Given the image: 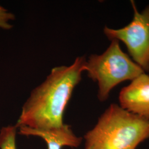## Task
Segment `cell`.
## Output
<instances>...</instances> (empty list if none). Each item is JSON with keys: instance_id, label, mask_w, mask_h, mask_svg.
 Masks as SVG:
<instances>
[{"instance_id": "3", "label": "cell", "mask_w": 149, "mask_h": 149, "mask_svg": "<svg viewBox=\"0 0 149 149\" xmlns=\"http://www.w3.org/2000/svg\"><path fill=\"white\" fill-rule=\"evenodd\" d=\"M85 71L98 84V98L106 101L112 90L126 81H132L145 72L120 48L119 42L112 40L106 50L100 55L92 54L86 60Z\"/></svg>"}, {"instance_id": "8", "label": "cell", "mask_w": 149, "mask_h": 149, "mask_svg": "<svg viewBox=\"0 0 149 149\" xmlns=\"http://www.w3.org/2000/svg\"><path fill=\"white\" fill-rule=\"evenodd\" d=\"M15 15L0 5V28L9 30L12 28L11 21L15 19Z\"/></svg>"}, {"instance_id": "5", "label": "cell", "mask_w": 149, "mask_h": 149, "mask_svg": "<svg viewBox=\"0 0 149 149\" xmlns=\"http://www.w3.org/2000/svg\"><path fill=\"white\" fill-rule=\"evenodd\" d=\"M119 101L123 109L149 120V74L144 72L123 88Z\"/></svg>"}, {"instance_id": "1", "label": "cell", "mask_w": 149, "mask_h": 149, "mask_svg": "<svg viewBox=\"0 0 149 149\" xmlns=\"http://www.w3.org/2000/svg\"><path fill=\"white\" fill-rule=\"evenodd\" d=\"M86 63L85 56H79L69 66L52 70L24 103L16 127L45 130L63 127L66 107L85 71Z\"/></svg>"}, {"instance_id": "2", "label": "cell", "mask_w": 149, "mask_h": 149, "mask_svg": "<svg viewBox=\"0 0 149 149\" xmlns=\"http://www.w3.org/2000/svg\"><path fill=\"white\" fill-rule=\"evenodd\" d=\"M84 139L85 149H136L149 139V120L112 103Z\"/></svg>"}, {"instance_id": "6", "label": "cell", "mask_w": 149, "mask_h": 149, "mask_svg": "<svg viewBox=\"0 0 149 149\" xmlns=\"http://www.w3.org/2000/svg\"><path fill=\"white\" fill-rule=\"evenodd\" d=\"M18 134L26 136L40 137L46 142L48 149H61L64 146L77 148L82 138L77 136L69 125L64 124L61 127L51 130H36L27 127H19Z\"/></svg>"}, {"instance_id": "4", "label": "cell", "mask_w": 149, "mask_h": 149, "mask_svg": "<svg viewBox=\"0 0 149 149\" xmlns=\"http://www.w3.org/2000/svg\"><path fill=\"white\" fill-rule=\"evenodd\" d=\"M133 20L120 29L104 27L103 31L109 40L122 42L134 61L145 72H149V6L139 12L135 3L131 1Z\"/></svg>"}, {"instance_id": "7", "label": "cell", "mask_w": 149, "mask_h": 149, "mask_svg": "<svg viewBox=\"0 0 149 149\" xmlns=\"http://www.w3.org/2000/svg\"><path fill=\"white\" fill-rule=\"evenodd\" d=\"M17 128L16 125H9L1 129L0 131V149H17Z\"/></svg>"}]
</instances>
